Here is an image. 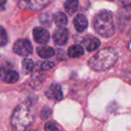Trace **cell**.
I'll list each match as a JSON object with an SVG mask.
<instances>
[{
	"instance_id": "ac0fdd59",
	"label": "cell",
	"mask_w": 131,
	"mask_h": 131,
	"mask_svg": "<svg viewBox=\"0 0 131 131\" xmlns=\"http://www.w3.org/2000/svg\"><path fill=\"white\" fill-rule=\"evenodd\" d=\"M44 129H45V131H58V127L52 121L47 122L45 124V126H44Z\"/></svg>"
},
{
	"instance_id": "5b68a950",
	"label": "cell",
	"mask_w": 131,
	"mask_h": 131,
	"mask_svg": "<svg viewBox=\"0 0 131 131\" xmlns=\"http://www.w3.org/2000/svg\"><path fill=\"white\" fill-rule=\"evenodd\" d=\"M0 80L6 83H9V84H14L19 80V75L15 70L1 67L0 68Z\"/></svg>"
},
{
	"instance_id": "6da1fadb",
	"label": "cell",
	"mask_w": 131,
	"mask_h": 131,
	"mask_svg": "<svg viewBox=\"0 0 131 131\" xmlns=\"http://www.w3.org/2000/svg\"><path fill=\"white\" fill-rule=\"evenodd\" d=\"M34 122V113L31 105L21 103L15 109L11 118V126L15 131H25Z\"/></svg>"
},
{
	"instance_id": "ffe728a7",
	"label": "cell",
	"mask_w": 131,
	"mask_h": 131,
	"mask_svg": "<svg viewBox=\"0 0 131 131\" xmlns=\"http://www.w3.org/2000/svg\"><path fill=\"white\" fill-rule=\"evenodd\" d=\"M6 4V0H0V10H4Z\"/></svg>"
},
{
	"instance_id": "5bb4252c",
	"label": "cell",
	"mask_w": 131,
	"mask_h": 131,
	"mask_svg": "<svg viewBox=\"0 0 131 131\" xmlns=\"http://www.w3.org/2000/svg\"><path fill=\"white\" fill-rule=\"evenodd\" d=\"M54 22L58 28H64L68 24V17L64 13L58 12L54 15Z\"/></svg>"
},
{
	"instance_id": "8fae6325",
	"label": "cell",
	"mask_w": 131,
	"mask_h": 131,
	"mask_svg": "<svg viewBox=\"0 0 131 131\" xmlns=\"http://www.w3.org/2000/svg\"><path fill=\"white\" fill-rule=\"evenodd\" d=\"M83 43H84V47H85V49H87L88 51H93L99 48V46H100V44H101V41L96 37L89 35V36H86L85 38H84Z\"/></svg>"
},
{
	"instance_id": "2e32d148",
	"label": "cell",
	"mask_w": 131,
	"mask_h": 131,
	"mask_svg": "<svg viewBox=\"0 0 131 131\" xmlns=\"http://www.w3.org/2000/svg\"><path fill=\"white\" fill-rule=\"evenodd\" d=\"M23 71L25 74H29L31 73L33 70V68H34V62L32 61L30 58H25L23 61Z\"/></svg>"
},
{
	"instance_id": "d6986e66",
	"label": "cell",
	"mask_w": 131,
	"mask_h": 131,
	"mask_svg": "<svg viewBox=\"0 0 131 131\" xmlns=\"http://www.w3.org/2000/svg\"><path fill=\"white\" fill-rule=\"evenodd\" d=\"M55 66V63L51 61H45L41 64V69L42 70H49Z\"/></svg>"
},
{
	"instance_id": "30bf717a",
	"label": "cell",
	"mask_w": 131,
	"mask_h": 131,
	"mask_svg": "<svg viewBox=\"0 0 131 131\" xmlns=\"http://www.w3.org/2000/svg\"><path fill=\"white\" fill-rule=\"evenodd\" d=\"M49 1L50 0H24V6H22L21 7L23 8L28 6L32 10H39L43 8L47 4H49Z\"/></svg>"
},
{
	"instance_id": "9c48e42d",
	"label": "cell",
	"mask_w": 131,
	"mask_h": 131,
	"mask_svg": "<svg viewBox=\"0 0 131 131\" xmlns=\"http://www.w3.org/2000/svg\"><path fill=\"white\" fill-rule=\"evenodd\" d=\"M74 26L78 32H83L88 27V21L84 15H77L74 18Z\"/></svg>"
},
{
	"instance_id": "e0dca14e",
	"label": "cell",
	"mask_w": 131,
	"mask_h": 131,
	"mask_svg": "<svg viewBox=\"0 0 131 131\" xmlns=\"http://www.w3.org/2000/svg\"><path fill=\"white\" fill-rule=\"evenodd\" d=\"M7 41H8V38L6 30L2 26H0V47H3V46L6 45Z\"/></svg>"
},
{
	"instance_id": "52a82bcc",
	"label": "cell",
	"mask_w": 131,
	"mask_h": 131,
	"mask_svg": "<svg viewBox=\"0 0 131 131\" xmlns=\"http://www.w3.org/2000/svg\"><path fill=\"white\" fill-rule=\"evenodd\" d=\"M45 95L51 100L60 101L63 97V93H62L61 87L58 84H53L47 88V90L45 91Z\"/></svg>"
},
{
	"instance_id": "ba28073f",
	"label": "cell",
	"mask_w": 131,
	"mask_h": 131,
	"mask_svg": "<svg viewBox=\"0 0 131 131\" xmlns=\"http://www.w3.org/2000/svg\"><path fill=\"white\" fill-rule=\"evenodd\" d=\"M33 38L37 43L46 44L49 42L50 36H49V31L46 29L38 27L33 30Z\"/></svg>"
},
{
	"instance_id": "3957f363",
	"label": "cell",
	"mask_w": 131,
	"mask_h": 131,
	"mask_svg": "<svg viewBox=\"0 0 131 131\" xmlns=\"http://www.w3.org/2000/svg\"><path fill=\"white\" fill-rule=\"evenodd\" d=\"M93 26L98 34L104 38L111 37L115 33V25L112 14L110 11H102L94 17Z\"/></svg>"
},
{
	"instance_id": "7a4b0ae2",
	"label": "cell",
	"mask_w": 131,
	"mask_h": 131,
	"mask_svg": "<svg viewBox=\"0 0 131 131\" xmlns=\"http://www.w3.org/2000/svg\"><path fill=\"white\" fill-rule=\"evenodd\" d=\"M118 54L112 48H106L93 55L89 60V66L95 71H105L116 64Z\"/></svg>"
},
{
	"instance_id": "7c38bea8",
	"label": "cell",
	"mask_w": 131,
	"mask_h": 131,
	"mask_svg": "<svg viewBox=\"0 0 131 131\" xmlns=\"http://www.w3.org/2000/svg\"><path fill=\"white\" fill-rule=\"evenodd\" d=\"M37 53L38 55L42 58H49L52 56H54L55 50L50 47H47V46H40V47L37 48Z\"/></svg>"
},
{
	"instance_id": "44dd1931",
	"label": "cell",
	"mask_w": 131,
	"mask_h": 131,
	"mask_svg": "<svg viewBox=\"0 0 131 131\" xmlns=\"http://www.w3.org/2000/svg\"><path fill=\"white\" fill-rule=\"evenodd\" d=\"M108 1H114V0H108Z\"/></svg>"
},
{
	"instance_id": "4fadbf2b",
	"label": "cell",
	"mask_w": 131,
	"mask_h": 131,
	"mask_svg": "<svg viewBox=\"0 0 131 131\" xmlns=\"http://www.w3.org/2000/svg\"><path fill=\"white\" fill-rule=\"evenodd\" d=\"M68 54L72 58H79L82 55H84V49L81 45L75 44V45H72L71 47H69L68 50Z\"/></svg>"
},
{
	"instance_id": "7402d4cb",
	"label": "cell",
	"mask_w": 131,
	"mask_h": 131,
	"mask_svg": "<svg viewBox=\"0 0 131 131\" xmlns=\"http://www.w3.org/2000/svg\"><path fill=\"white\" fill-rule=\"evenodd\" d=\"M29 131H36V130H29Z\"/></svg>"
},
{
	"instance_id": "277c9868",
	"label": "cell",
	"mask_w": 131,
	"mask_h": 131,
	"mask_svg": "<svg viewBox=\"0 0 131 131\" xmlns=\"http://www.w3.org/2000/svg\"><path fill=\"white\" fill-rule=\"evenodd\" d=\"M13 50L19 56L27 57L32 52V45L26 39H20L15 42Z\"/></svg>"
},
{
	"instance_id": "8992f818",
	"label": "cell",
	"mask_w": 131,
	"mask_h": 131,
	"mask_svg": "<svg viewBox=\"0 0 131 131\" xmlns=\"http://www.w3.org/2000/svg\"><path fill=\"white\" fill-rule=\"evenodd\" d=\"M53 40L58 46L65 45L68 40V31L66 28H58L53 33Z\"/></svg>"
},
{
	"instance_id": "9a60e30c",
	"label": "cell",
	"mask_w": 131,
	"mask_h": 131,
	"mask_svg": "<svg viewBox=\"0 0 131 131\" xmlns=\"http://www.w3.org/2000/svg\"><path fill=\"white\" fill-rule=\"evenodd\" d=\"M78 0H67L65 2V10L68 14H74L78 9Z\"/></svg>"
}]
</instances>
